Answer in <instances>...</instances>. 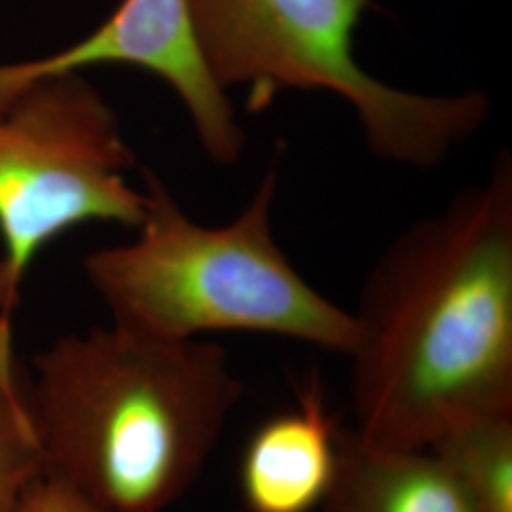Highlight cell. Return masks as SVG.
Segmentation results:
<instances>
[{
  "mask_svg": "<svg viewBox=\"0 0 512 512\" xmlns=\"http://www.w3.org/2000/svg\"><path fill=\"white\" fill-rule=\"evenodd\" d=\"M351 363L355 433L429 448L512 412V156L412 222L368 272Z\"/></svg>",
  "mask_w": 512,
  "mask_h": 512,
  "instance_id": "obj_1",
  "label": "cell"
},
{
  "mask_svg": "<svg viewBox=\"0 0 512 512\" xmlns=\"http://www.w3.org/2000/svg\"><path fill=\"white\" fill-rule=\"evenodd\" d=\"M243 393L219 344L118 323L57 338L25 374L44 473L110 512L181 501Z\"/></svg>",
  "mask_w": 512,
  "mask_h": 512,
  "instance_id": "obj_2",
  "label": "cell"
},
{
  "mask_svg": "<svg viewBox=\"0 0 512 512\" xmlns=\"http://www.w3.org/2000/svg\"><path fill=\"white\" fill-rule=\"evenodd\" d=\"M277 186L274 165L236 219L203 226L154 173H145L139 236L84 260L112 323L171 340L207 332L272 334L348 359L357 340L353 313L313 289L275 241Z\"/></svg>",
  "mask_w": 512,
  "mask_h": 512,
  "instance_id": "obj_3",
  "label": "cell"
},
{
  "mask_svg": "<svg viewBox=\"0 0 512 512\" xmlns=\"http://www.w3.org/2000/svg\"><path fill=\"white\" fill-rule=\"evenodd\" d=\"M203 63L224 92L251 109L283 92H327L355 112L366 147L387 164L435 169L490 118L482 90L420 93L372 76L355 35L372 0H186Z\"/></svg>",
  "mask_w": 512,
  "mask_h": 512,
  "instance_id": "obj_4",
  "label": "cell"
},
{
  "mask_svg": "<svg viewBox=\"0 0 512 512\" xmlns=\"http://www.w3.org/2000/svg\"><path fill=\"white\" fill-rule=\"evenodd\" d=\"M109 101L80 73L50 76L0 110L2 262L19 291L35 256L71 228H137L147 196Z\"/></svg>",
  "mask_w": 512,
  "mask_h": 512,
  "instance_id": "obj_5",
  "label": "cell"
},
{
  "mask_svg": "<svg viewBox=\"0 0 512 512\" xmlns=\"http://www.w3.org/2000/svg\"><path fill=\"white\" fill-rule=\"evenodd\" d=\"M97 65H128L162 78L181 99L203 152L219 165L241 158L245 129L230 95L203 63L186 0H122L73 46L46 57L0 63V110L38 80Z\"/></svg>",
  "mask_w": 512,
  "mask_h": 512,
  "instance_id": "obj_6",
  "label": "cell"
},
{
  "mask_svg": "<svg viewBox=\"0 0 512 512\" xmlns=\"http://www.w3.org/2000/svg\"><path fill=\"white\" fill-rule=\"evenodd\" d=\"M338 433L313 380L298 406L264 421L247 442L239 488L247 512H315L329 494Z\"/></svg>",
  "mask_w": 512,
  "mask_h": 512,
  "instance_id": "obj_7",
  "label": "cell"
},
{
  "mask_svg": "<svg viewBox=\"0 0 512 512\" xmlns=\"http://www.w3.org/2000/svg\"><path fill=\"white\" fill-rule=\"evenodd\" d=\"M317 512H473L431 448H389L340 429L329 494Z\"/></svg>",
  "mask_w": 512,
  "mask_h": 512,
  "instance_id": "obj_8",
  "label": "cell"
},
{
  "mask_svg": "<svg viewBox=\"0 0 512 512\" xmlns=\"http://www.w3.org/2000/svg\"><path fill=\"white\" fill-rule=\"evenodd\" d=\"M473 512H512V412L463 421L429 446Z\"/></svg>",
  "mask_w": 512,
  "mask_h": 512,
  "instance_id": "obj_9",
  "label": "cell"
},
{
  "mask_svg": "<svg viewBox=\"0 0 512 512\" xmlns=\"http://www.w3.org/2000/svg\"><path fill=\"white\" fill-rule=\"evenodd\" d=\"M44 473L35 427L25 404L14 330L0 340V512H19L27 488Z\"/></svg>",
  "mask_w": 512,
  "mask_h": 512,
  "instance_id": "obj_10",
  "label": "cell"
},
{
  "mask_svg": "<svg viewBox=\"0 0 512 512\" xmlns=\"http://www.w3.org/2000/svg\"><path fill=\"white\" fill-rule=\"evenodd\" d=\"M19 512H110L57 476L42 473L27 488Z\"/></svg>",
  "mask_w": 512,
  "mask_h": 512,
  "instance_id": "obj_11",
  "label": "cell"
},
{
  "mask_svg": "<svg viewBox=\"0 0 512 512\" xmlns=\"http://www.w3.org/2000/svg\"><path fill=\"white\" fill-rule=\"evenodd\" d=\"M19 291L12 285L6 264L0 258V311L14 313L18 306Z\"/></svg>",
  "mask_w": 512,
  "mask_h": 512,
  "instance_id": "obj_12",
  "label": "cell"
},
{
  "mask_svg": "<svg viewBox=\"0 0 512 512\" xmlns=\"http://www.w3.org/2000/svg\"><path fill=\"white\" fill-rule=\"evenodd\" d=\"M12 317H14V313L0 311V340H2V336H6L8 332L14 330V327H12Z\"/></svg>",
  "mask_w": 512,
  "mask_h": 512,
  "instance_id": "obj_13",
  "label": "cell"
}]
</instances>
